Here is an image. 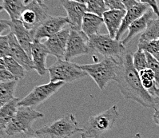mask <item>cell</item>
I'll list each match as a JSON object with an SVG mask.
<instances>
[{
    "mask_svg": "<svg viewBox=\"0 0 159 138\" xmlns=\"http://www.w3.org/2000/svg\"><path fill=\"white\" fill-rule=\"evenodd\" d=\"M133 54L125 52L118 58L116 82L118 89L125 99L132 100L145 108H156L157 101L142 84L139 72L134 66Z\"/></svg>",
    "mask_w": 159,
    "mask_h": 138,
    "instance_id": "6da1fadb",
    "label": "cell"
},
{
    "mask_svg": "<svg viewBox=\"0 0 159 138\" xmlns=\"http://www.w3.org/2000/svg\"><path fill=\"white\" fill-rule=\"evenodd\" d=\"M119 116L117 105H113L100 114L91 116L83 126L81 138H99L112 129Z\"/></svg>",
    "mask_w": 159,
    "mask_h": 138,
    "instance_id": "7a4b0ae2",
    "label": "cell"
},
{
    "mask_svg": "<svg viewBox=\"0 0 159 138\" xmlns=\"http://www.w3.org/2000/svg\"><path fill=\"white\" fill-rule=\"evenodd\" d=\"M95 82L101 90H104L111 81L116 80L118 58L104 57L101 62L89 65H79Z\"/></svg>",
    "mask_w": 159,
    "mask_h": 138,
    "instance_id": "3957f363",
    "label": "cell"
},
{
    "mask_svg": "<svg viewBox=\"0 0 159 138\" xmlns=\"http://www.w3.org/2000/svg\"><path fill=\"white\" fill-rule=\"evenodd\" d=\"M44 117L43 113L34 109L33 107L18 106L17 111L4 132L9 136L18 134L34 133L32 124Z\"/></svg>",
    "mask_w": 159,
    "mask_h": 138,
    "instance_id": "277c9868",
    "label": "cell"
},
{
    "mask_svg": "<svg viewBox=\"0 0 159 138\" xmlns=\"http://www.w3.org/2000/svg\"><path fill=\"white\" fill-rule=\"evenodd\" d=\"M79 123L73 114H67L34 131L38 136L51 138H70L77 132H82Z\"/></svg>",
    "mask_w": 159,
    "mask_h": 138,
    "instance_id": "5b68a950",
    "label": "cell"
},
{
    "mask_svg": "<svg viewBox=\"0 0 159 138\" xmlns=\"http://www.w3.org/2000/svg\"><path fill=\"white\" fill-rule=\"evenodd\" d=\"M47 70L50 73V80L54 82L70 83L88 76L84 70L79 67V64L65 59H58Z\"/></svg>",
    "mask_w": 159,
    "mask_h": 138,
    "instance_id": "8992f818",
    "label": "cell"
},
{
    "mask_svg": "<svg viewBox=\"0 0 159 138\" xmlns=\"http://www.w3.org/2000/svg\"><path fill=\"white\" fill-rule=\"evenodd\" d=\"M89 45L92 51L104 57L119 58L125 53V47L121 40L113 38L106 34H96L89 37Z\"/></svg>",
    "mask_w": 159,
    "mask_h": 138,
    "instance_id": "52a82bcc",
    "label": "cell"
},
{
    "mask_svg": "<svg viewBox=\"0 0 159 138\" xmlns=\"http://www.w3.org/2000/svg\"><path fill=\"white\" fill-rule=\"evenodd\" d=\"M49 8L44 3L29 0L26 8L21 14L19 20L33 33L43 21L50 16Z\"/></svg>",
    "mask_w": 159,
    "mask_h": 138,
    "instance_id": "ba28073f",
    "label": "cell"
},
{
    "mask_svg": "<svg viewBox=\"0 0 159 138\" xmlns=\"http://www.w3.org/2000/svg\"><path fill=\"white\" fill-rule=\"evenodd\" d=\"M63 82H50L47 84L36 86L29 94L19 100V106L35 107L50 98L65 85Z\"/></svg>",
    "mask_w": 159,
    "mask_h": 138,
    "instance_id": "9c48e42d",
    "label": "cell"
},
{
    "mask_svg": "<svg viewBox=\"0 0 159 138\" xmlns=\"http://www.w3.org/2000/svg\"><path fill=\"white\" fill-rule=\"evenodd\" d=\"M91 52L92 50L89 45V38L82 30L70 29L64 59L70 61L76 57L86 55Z\"/></svg>",
    "mask_w": 159,
    "mask_h": 138,
    "instance_id": "30bf717a",
    "label": "cell"
},
{
    "mask_svg": "<svg viewBox=\"0 0 159 138\" xmlns=\"http://www.w3.org/2000/svg\"><path fill=\"white\" fill-rule=\"evenodd\" d=\"M69 25L67 16H49L33 32L34 40L49 38Z\"/></svg>",
    "mask_w": 159,
    "mask_h": 138,
    "instance_id": "8fae6325",
    "label": "cell"
},
{
    "mask_svg": "<svg viewBox=\"0 0 159 138\" xmlns=\"http://www.w3.org/2000/svg\"><path fill=\"white\" fill-rule=\"evenodd\" d=\"M60 3L67 13L70 28L75 30H82L83 16L87 12L86 4L70 0H60Z\"/></svg>",
    "mask_w": 159,
    "mask_h": 138,
    "instance_id": "7c38bea8",
    "label": "cell"
},
{
    "mask_svg": "<svg viewBox=\"0 0 159 138\" xmlns=\"http://www.w3.org/2000/svg\"><path fill=\"white\" fill-rule=\"evenodd\" d=\"M11 32L15 36L19 43L22 46L29 56L31 55V47L34 42V35L30 30L26 28L19 19L7 20Z\"/></svg>",
    "mask_w": 159,
    "mask_h": 138,
    "instance_id": "4fadbf2b",
    "label": "cell"
},
{
    "mask_svg": "<svg viewBox=\"0 0 159 138\" xmlns=\"http://www.w3.org/2000/svg\"><path fill=\"white\" fill-rule=\"evenodd\" d=\"M70 32V28L65 27L63 30L53 35L52 37L47 38L44 44L48 49L50 54L55 56L58 59L64 58Z\"/></svg>",
    "mask_w": 159,
    "mask_h": 138,
    "instance_id": "5bb4252c",
    "label": "cell"
},
{
    "mask_svg": "<svg viewBox=\"0 0 159 138\" xmlns=\"http://www.w3.org/2000/svg\"><path fill=\"white\" fill-rule=\"evenodd\" d=\"M8 36H9L10 56L13 58L15 61H17L26 69V71H30L34 69L31 58L19 44L15 36L11 32H10Z\"/></svg>",
    "mask_w": 159,
    "mask_h": 138,
    "instance_id": "9a60e30c",
    "label": "cell"
},
{
    "mask_svg": "<svg viewBox=\"0 0 159 138\" xmlns=\"http://www.w3.org/2000/svg\"><path fill=\"white\" fill-rule=\"evenodd\" d=\"M49 54L50 52L44 43H41L39 40H34L31 47L30 58L33 62L34 69L40 76H43L47 72L46 62Z\"/></svg>",
    "mask_w": 159,
    "mask_h": 138,
    "instance_id": "2e32d148",
    "label": "cell"
},
{
    "mask_svg": "<svg viewBox=\"0 0 159 138\" xmlns=\"http://www.w3.org/2000/svg\"><path fill=\"white\" fill-rule=\"evenodd\" d=\"M157 15H155V13L153 11V10L150 8L147 12L144 14V15L141 16L140 18L135 20L134 23H132L130 24V26H129L128 28V34L127 35L125 36V38L124 39L122 40V42L125 47L128 45L129 43V42L133 39L134 38L136 35H138L139 34H142L144 32V30H146L147 26L149 25L150 22L153 19H156Z\"/></svg>",
    "mask_w": 159,
    "mask_h": 138,
    "instance_id": "e0dca14e",
    "label": "cell"
},
{
    "mask_svg": "<svg viewBox=\"0 0 159 138\" xmlns=\"http://www.w3.org/2000/svg\"><path fill=\"white\" fill-rule=\"evenodd\" d=\"M150 7L146 5V4L142 3V2H138L136 5L133 6L132 7L129 9L125 10V15L123 18L122 23L121 26H120L119 30L116 34L115 39L120 40L122 34L125 33L126 30H128L129 26L132 23H134L135 20L140 18L141 16L144 15L146 12L149 11Z\"/></svg>",
    "mask_w": 159,
    "mask_h": 138,
    "instance_id": "ac0fdd59",
    "label": "cell"
},
{
    "mask_svg": "<svg viewBox=\"0 0 159 138\" xmlns=\"http://www.w3.org/2000/svg\"><path fill=\"white\" fill-rule=\"evenodd\" d=\"M125 10H108L102 15L103 22L109 32V35L115 38L116 34L122 25L125 15Z\"/></svg>",
    "mask_w": 159,
    "mask_h": 138,
    "instance_id": "d6986e66",
    "label": "cell"
},
{
    "mask_svg": "<svg viewBox=\"0 0 159 138\" xmlns=\"http://www.w3.org/2000/svg\"><path fill=\"white\" fill-rule=\"evenodd\" d=\"M104 22L102 17L86 12L83 16V22H82V31L88 38L98 34L100 26Z\"/></svg>",
    "mask_w": 159,
    "mask_h": 138,
    "instance_id": "ffe728a7",
    "label": "cell"
},
{
    "mask_svg": "<svg viewBox=\"0 0 159 138\" xmlns=\"http://www.w3.org/2000/svg\"><path fill=\"white\" fill-rule=\"evenodd\" d=\"M20 99L15 97L0 108V131H4L11 121L19 106Z\"/></svg>",
    "mask_w": 159,
    "mask_h": 138,
    "instance_id": "44dd1931",
    "label": "cell"
},
{
    "mask_svg": "<svg viewBox=\"0 0 159 138\" xmlns=\"http://www.w3.org/2000/svg\"><path fill=\"white\" fill-rule=\"evenodd\" d=\"M29 0H2V6L9 15L10 20L19 19Z\"/></svg>",
    "mask_w": 159,
    "mask_h": 138,
    "instance_id": "7402d4cb",
    "label": "cell"
},
{
    "mask_svg": "<svg viewBox=\"0 0 159 138\" xmlns=\"http://www.w3.org/2000/svg\"><path fill=\"white\" fill-rule=\"evenodd\" d=\"M19 80L0 82V108L15 98V91Z\"/></svg>",
    "mask_w": 159,
    "mask_h": 138,
    "instance_id": "603a6c76",
    "label": "cell"
},
{
    "mask_svg": "<svg viewBox=\"0 0 159 138\" xmlns=\"http://www.w3.org/2000/svg\"><path fill=\"white\" fill-rule=\"evenodd\" d=\"M159 39V20L157 18L150 22L146 30L142 33L139 41H150Z\"/></svg>",
    "mask_w": 159,
    "mask_h": 138,
    "instance_id": "cb8c5ba5",
    "label": "cell"
},
{
    "mask_svg": "<svg viewBox=\"0 0 159 138\" xmlns=\"http://www.w3.org/2000/svg\"><path fill=\"white\" fill-rule=\"evenodd\" d=\"M3 60L4 62H5L6 69L8 71H10L18 80L24 78L25 75H26V69L17 61H15L11 56H7L6 58H4Z\"/></svg>",
    "mask_w": 159,
    "mask_h": 138,
    "instance_id": "d4e9b609",
    "label": "cell"
},
{
    "mask_svg": "<svg viewBox=\"0 0 159 138\" xmlns=\"http://www.w3.org/2000/svg\"><path fill=\"white\" fill-rule=\"evenodd\" d=\"M86 5L87 12L97 15L100 17H102L104 12L107 11L104 0H89Z\"/></svg>",
    "mask_w": 159,
    "mask_h": 138,
    "instance_id": "484cf974",
    "label": "cell"
},
{
    "mask_svg": "<svg viewBox=\"0 0 159 138\" xmlns=\"http://www.w3.org/2000/svg\"><path fill=\"white\" fill-rule=\"evenodd\" d=\"M133 63L134 68L139 72L148 68L147 58H146V52L138 49V51L133 54Z\"/></svg>",
    "mask_w": 159,
    "mask_h": 138,
    "instance_id": "4316f807",
    "label": "cell"
},
{
    "mask_svg": "<svg viewBox=\"0 0 159 138\" xmlns=\"http://www.w3.org/2000/svg\"><path fill=\"white\" fill-rule=\"evenodd\" d=\"M138 49L152 55L159 52V39L150 41H139Z\"/></svg>",
    "mask_w": 159,
    "mask_h": 138,
    "instance_id": "83f0119b",
    "label": "cell"
},
{
    "mask_svg": "<svg viewBox=\"0 0 159 138\" xmlns=\"http://www.w3.org/2000/svg\"><path fill=\"white\" fill-rule=\"evenodd\" d=\"M146 54L147 58L148 68H150L154 73L156 84L159 87V62L152 54H148V53H146Z\"/></svg>",
    "mask_w": 159,
    "mask_h": 138,
    "instance_id": "f1b7e54d",
    "label": "cell"
},
{
    "mask_svg": "<svg viewBox=\"0 0 159 138\" xmlns=\"http://www.w3.org/2000/svg\"><path fill=\"white\" fill-rule=\"evenodd\" d=\"M10 56L9 36L0 35V58H4Z\"/></svg>",
    "mask_w": 159,
    "mask_h": 138,
    "instance_id": "f546056e",
    "label": "cell"
},
{
    "mask_svg": "<svg viewBox=\"0 0 159 138\" xmlns=\"http://www.w3.org/2000/svg\"><path fill=\"white\" fill-rule=\"evenodd\" d=\"M109 10H125L122 0H104Z\"/></svg>",
    "mask_w": 159,
    "mask_h": 138,
    "instance_id": "4dcf8cb0",
    "label": "cell"
},
{
    "mask_svg": "<svg viewBox=\"0 0 159 138\" xmlns=\"http://www.w3.org/2000/svg\"><path fill=\"white\" fill-rule=\"evenodd\" d=\"M17 79L7 69H0V82H6ZM18 80V79H17Z\"/></svg>",
    "mask_w": 159,
    "mask_h": 138,
    "instance_id": "1f68e13d",
    "label": "cell"
},
{
    "mask_svg": "<svg viewBox=\"0 0 159 138\" xmlns=\"http://www.w3.org/2000/svg\"><path fill=\"white\" fill-rule=\"evenodd\" d=\"M139 1L142 3L148 5V6L153 10V11L155 13V15H157V17H159V8L158 6H157V1L156 0H139Z\"/></svg>",
    "mask_w": 159,
    "mask_h": 138,
    "instance_id": "d6a6232c",
    "label": "cell"
},
{
    "mask_svg": "<svg viewBox=\"0 0 159 138\" xmlns=\"http://www.w3.org/2000/svg\"><path fill=\"white\" fill-rule=\"evenodd\" d=\"M122 3H123L124 7H125V10L132 7L136 5V4L139 2L137 0H122Z\"/></svg>",
    "mask_w": 159,
    "mask_h": 138,
    "instance_id": "836d02e7",
    "label": "cell"
},
{
    "mask_svg": "<svg viewBox=\"0 0 159 138\" xmlns=\"http://www.w3.org/2000/svg\"><path fill=\"white\" fill-rule=\"evenodd\" d=\"M8 28H9V26L7 23V19L0 20V35H2V33L4 31H6Z\"/></svg>",
    "mask_w": 159,
    "mask_h": 138,
    "instance_id": "e575fe53",
    "label": "cell"
},
{
    "mask_svg": "<svg viewBox=\"0 0 159 138\" xmlns=\"http://www.w3.org/2000/svg\"><path fill=\"white\" fill-rule=\"evenodd\" d=\"M153 122L159 126V109L154 108V114L153 115Z\"/></svg>",
    "mask_w": 159,
    "mask_h": 138,
    "instance_id": "d590c367",
    "label": "cell"
},
{
    "mask_svg": "<svg viewBox=\"0 0 159 138\" xmlns=\"http://www.w3.org/2000/svg\"><path fill=\"white\" fill-rule=\"evenodd\" d=\"M23 136L20 138H39L38 135L35 134V132L34 133H30V134H22Z\"/></svg>",
    "mask_w": 159,
    "mask_h": 138,
    "instance_id": "8d00e7d4",
    "label": "cell"
},
{
    "mask_svg": "<svg viewBox=\"0 0 159 138\" xmlns=\"http://www.w3.org/2000/svg\"><path fill=\"white\" fill-rule=\"evenodd\" d=\"M154 99L156 100V101H157V105H159V87H157V90H156L155 92V94H154Z\"/></svg>",
    "mask_w": 159,
    "mask_h": 138,
    "instance_id": "74e56055",
    "label": "cell"
},
{
    "mask_svg": "<svg viewBox=\"0 0 159 138\" xmlns=\"http://www.w3.org/2000/svg\"><path fill=\"white\" fill-rule=\"evenodd\" d=\"M0 69H6L5 66V62H4L3 58H0Z\"/></svg>",
    "mask_w": 159,
    "mask_h": 138,
    "instance_id": "f35d334b",
    "label": "cell"
},
{
    "mask_svg": "<svg viewBox=\"0 0 159 138\" xmlns=\"http://www.w3.org/2000/svg\"><path fill=\"white\" fill-rule=\"evenodd\" d=\"M0 138H9V136L4 131H0Z\"/></svg>",
    "mask_w": 159,
    "mask_h": 138,
    "instance_id": "ab89813d",
    "label": "cell"
},
{
    "mask_svg": "<svg viewBox=\"0 0 159 138\" xmlns=\"http://www.w3.org/2000/svg\"><path fill=\"white\" fill-rule=\"evenodd\" d=\"M70 1H74V2H79V3H83V4H86L89 0H70Z\"/></svg>",
    "mask_w": 159,
    "mask_h": 138,
    "instance_id": "60d3db41",
    "label": "cell"
},
{
    "mask_svg": "<svg viewBox=\"0 0 159 138\" xmlns=\"http://www.w3.org/2000/svg\"><path fill=\"white\" fill-rule=\"evenodd\" d=\"M153 57H154V58H155L156 59H157V61L159 62V52L157 53V54H153Z\"/></svg>",
    "mask_w": 159,
    "mask_h": 138,
    "instance_id": "b9f144b4",
    "label": "cell"
},
{
    "mask_svg": "<svg viewBox=\"0 0 159 138\" xmlns=\"http://www.w3.org/2000/svg\"><path fill=\"white\" fill-rule=\"evenodd\" d=\"M134 138H143V137L141 136L140 133H137V134H135V136H134Z\"/></svg>",
    "mask_w": 159,
    "mask_h": 138,
    "instance_id": "7bdbcfd3",
    "label": "cell"
},
{
    "mask_svg": "<svg viewBox=\"0 0 159 138\" xmlns=\"http://www.w3.org/2000/svg\"><path fill=\"white\" fill-rule=\"evenodd\" d=\"M34 2H39V3H43L44 2V0H33Z\"/></svg>",
    "mask_w": 159,
    "mask_h": 138,
    "instance_id": "ee69618b",
    "label": "cell"
},
{
    "mask_svg": "<svg viewBox=\"0 0 159 138\" xmlns=\"http://www.w3.org/2000/svg\"><path fill=\"white\" fill-rule=\"evenodd\" d=\"M2 10H3V7H2V5H0V12L2 11Z\"/></svg>",
    "mask_w": 159,
    "mask_h": 138,
    "instance_id": "f6af8a7d",
    "label": "cell"
},
{
    "mask_svg": "<svg viewBox=\"0 0 159 138\" xmlns=\"http://www.w3.org/2000/svg\"><path fill=\"white\" fill-rule=\"evenodd\" d=\"M157 19H158V20H159V17H157Z\"/></svg>",
    "mask_w": 159,
    "mask_h": 138,
    "instance_id": "bcb514c9",
    "label": "cell"
}]
</instances>
